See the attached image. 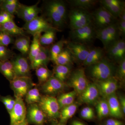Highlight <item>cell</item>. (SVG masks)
I'll use <instances>...</instances> for the list:
<instances>
[{
	"label": "cell",
	"instance_id": "cell-1",
	"mask_svg": "<svg viewBox=\"0 0 125 125\" xmlns=\"http://www.w3.org/2000/svg\"><path fill=\"white\" fill-rule=\"evenodd\" d=\"M45 13L48 20L58 30L66 23L67 8L64 1L55 0L48 1L45 6Z\"/></svg>",
	"mask_w": 125,
	"mask_h": 125
},
{
	"label": "cell",
	"instance_id": "cell-2",
	"mask_svg": "<svg viewBox=\"0 0 125 125\" xmlns=\"http://www.w3.org/2000/svg\"><path fill=\"white\" fill-rule=\"evenodd\" d=\"M116 68L112 62L104 57L96 64L87 66V72L95 81H100L115 76Z\"/></svg>",
	"mask_w": 125,
	"mask_h": 125
},
{
	"label": "cell",
	"instance_id": "cell-3",
	"mask_svg": "<svg viewBox=\"0 0 125 125\" xmlns=\"http://www.w3.org/2000/svg\"><path fill=\"white\" fill-rule=\"evenodd\" d=\"M38 104L45 114L47 120L55 121L59 118L60 109L57 99L54 96L46 95L42 96Z\"/></svg>",
	"mask_w": 125,
	"mask_h": 125
},
{
	"label": "cell",
	"instance_id": "cell-4",
	"mask_svg": "<svg viewBox=\"0 0 125 125\" xmlns=\"http://www.w3.org/2000/svg\"><path fill=\"white\" fill-rule=\"evenodd\" d=\"M96 29L93 23L85 27L70 31V42L87 45L93 41L96 37Z\"/></svg>",
	"mask_w": 125,
	"mask_h": 125
},
{
	"label": "cell",
	"instance_id": "cell-5",
	"mask_svg": "<svg viewBox=\"0 0 125 125\" xmlns=\"http://www.w3.org/2000/svg\"><path fill=\"white\" fill-rule=\"evenodd\" d=\"M71 30L77 29L93 23L92 13L88 10L74 8L69 14Z\"/></svg>",
	"mask_w": 125,
	"mask_h": 125
},
{
	"label": "cell",
	"instance_id": "cell-6",
	"mask_svg": "<svg viewBox=\"0 0 125 125\" xmlns=\"http://www.w3.org/2000/svg\"><path fill=\"white\" fill-rule=\"evenodd\" d=\"M117 22L103 28L96 30V38L102 42L105 50L120 39L121 35L117 28Z\"/></svg>",
	"mask_w": 125,
	"mask_h": 125
},
{
	"label": "cell",
	"instance_id": "cell-7",
	"mask_svg": "<svg viewBox=\"0 0 125 125\" xmlns=\"http://www.w3.org/2000/svg\"><path fill=\"white\" fill-rule=\"evenodd\" d=\"M93 23L96 30L105 28L116 23L118 19L114 17L105 8L101 6L92 13Z\"/></svg>",
	"mask_w": 125,
	"mask_h": 125
},
{
	"label": "cell",
	"instance_id": "cell-8",
	"mask_svg": "<svg viewBox=\"0 0 125 125\" xmlns=\"http://www.w3.org/2000/svg\"><path fill=\"white\" fill-rule=\"evenodd\" d=\"M85 70L83 68L75 70L69 76L67 85L74 89L79 95L85 89L89 84Z\"/></svg>",
	"mask_w": 125,
	"mask_h": 125
},
{
	"label": "cell",
	"instance_id": "cell-9",
	"mask_svg": "<svg viewBox=\"0 0 125 125\" xmlns=\"http://www.w3.org/2000/svg\"><path fill=\"white\" fill-rule=\"evenodd\" d=\"M54 28H56L52 26L47 19L39 16L33 20L25 23L23 28L24 30L33 36Z\"/></svg>",
	"mask_w": 125,
	"mask_h": 125
},
{
	"label": "cell",
	"instance_id": "cell-10",
	"mask_svg": "<svg viewBox=\"0 0 125 125\" xmlns=\"http://www.w3.org/2000/svg\"><path fill=\"white\" fill-rule=\"evenodd\" d=\"M10 83L15 97L18 98H23L34 85L29 76L16 77Z\"/></svg>",
	"mask_w": 125,
	"mask_h": 125
},
{
	"label": "cell",
	"instance_id": "cell-11",
	"mask_svg": "<svg viewBox=\"0 0 125 125\" xmlns=\"http://www.w3.org/2000/svg\"><path fill=\"white\" fill-rule=\"evenodd\" d=\"M66 47L71 54L73 61L80 64L84 62L88 55L91 48L87 45L73 42H67Z\"/></svg>",
	"mask_w": 125,
	"mask_h": 125
},
{
	"label": "cell",
	"instance_id": "cell-12",
	"mask_svg": "<svg viewBox=\"0 0 125 125\" xmlns=\"http://www.w3.org/2000/svg\"><path fill=\"white\" fill-rule=\"evenodd\" d=\"M100 95L106 99L109 96L115 93L118 88V80L115 76L105 80L95 81Z\"/></svg>",
	"mask_w": 125,
	"mask_h": 125
},
{
	"label": "cell",
	"instance_id": "cell-13",
	"mask_svg": "<svg viewBox=\"0 0 125 125\" xmlns=\"http://www.w3.org/2000/svg\"><path fill=\"white\" fill-rule=\"evenodd\" d=\"M15 103L10 112V125H16L26 119L27 109L23 98H15Z\"/></svg>",
	"mask_w": 125,
	"mask_h": 125
},
{
	"label": "cell",
	"instance_id": "cell-14",
	"mask_svg": "<svg viewBox=\"0 0 125 125\" xmlns=\"http://www.w3.org/2000/svg\"><path fill=\"white\" fill-rule=\"evenodd\" d=\"M66 87L65 83L52 75L41 85V90L46 95L54 96L62 92Z\"/></svg>",
	"mask_w": 125,
	"mask_h": 125
},
{
	"label": "cell",
	"instance_id": "cell-15",
	"mask_svg": "<svg viewBox=\"0 0 125 125\" xmlns=\"http://www.w3.org/2000/svg\"><path fill=\"white\" fill-rule=\"evenodd\" d=\"M29 105L26 115L28 123L35 125H44L47 120L46 117L38 104H33Z\"/></svg>",
	"mask_w": 125,
	"mask_h": 125
},
{
	"label": "cell",
	"instance_id": "cell-16",
	"mask_svg": "<svg viewBox=\"0 0 125 125\" xmlns=\"http://www.w3.org/2000/svg\"><path fill=\"white\" fill-rule=\"evenodd\" d=\"M38 3L31 6H27L20 4L16 14L18 17L26 22L33 20L38 16L41 10L38 6Z\"/></svg>",
	"mask_w": 125,
	"mask_h": 125
},
{
	"label": "cell",
	"instance_id": "cell-17",
	"mask_svg": "<svg viewBox=\"0 0 125 125\" xmlns=\"http://www.w3.org/2000/svg\"><path fill=\"white\" fill-rule=\"evenodd\" d=\"M13 67L15 77H30V66L28 60L22 56H18L10 61Z\"/></svg>",
	"mask_w": 125,
	"mask_h": 125
},
{
	"label": "cell",
	"instance_id": "cell-18",
	"mask_svg": "<svg viewBox=\"0 0 125 125\" xmlns=\"http://www.w3.org/2000/svg\"><path fill=\"white\" fill-rule=\"evenodd\" d=\"M100 95L95 83H89L85 89L79 94V99L82 103L94 104L98 101Z\"/></svg>",
	"mask_w": 125,
	"mask_h": 125
},
{
	"label": "cell",
	"instance_id": "cell-19",
	"mask_svg": "<svg viewBox=\"0 0 125 125\" xmlns=\"http://www.w3.org/2000/svg\"><path fill=\"white\" fill-rule=\"evenodd\" d=\"M100 2L112 15L118 19L125 10V2L121 0H102Z\"/></svg>",
	"mask_w": 125,
	"mask_h": 125
},
{
	"label": "cell",
	"instance_id": "cell-20",
	"mask_svg": "<svg viewBox=\"0 0 125 125\" xmlns=\"http://www.w3.org/2000/svg\"><path fill=\"white\" fill-rule=\"evenodd\" d=\"M109 110V116L116 119H122L124 117L123 114L118 101V97L115 93L106 98Z\"/></svg>",
	"mask_w": 125,
	"mask_h": 125
},
{
	"label": "cell",
	"instance_id": "cell-21",
	"mask_svg": "<svg viewBox=\"0 0 125 125\" xmlns=\"http://www.w3.org/2000/svg\"><path fill=\"white\" fill-rule=\"evenodd\" d=\"M50 60L49 49L42 46L40 51L30 62V67L32 69L36 70L40 66H47Z\"/></svg>",
	"mask_w": 125,
	"mask_h": 125
},
{
	"label": "cell",
	"instance_id": "cell-22",
	"mask_svg": "<svg viewBox=\"0 0 125 125\" xmlns=\"http://www.w3.org/2000/svg\"><path fill=\"white\" fill-rule=\"evenodd\" d=\"M104 50L100 47L91 48L88 55L83 62V65L87 67L100 61L105 57V52Z\"/></svg>",
	"mask_w": 125,
	"mask_h": 125
},
{
	"label": "cell",
	"instance_id": "cell-23",
	"mask_svg": "<svg viewBox=\"0 0 125 125\" xmlns=\"http://www.w3.org/2000/svg\"><path fill=\"white\" fill-rule=\"evenodd\" d=\"M0 31H3L11 36H25V31L23 28H20L16 24L14 20L0 25Z\"/></svg>",
	"mask_w": 125,
	"mask_h": 125
},
{
	"label": "cell",
	"instance_id": "cell-24",
	"mask_svg": "<svg viewBox=\"0 0 125 125\" xmlns=\"http://www.w3.org/2000/svg\"><path fill=\"white\" fill-rule=\"evenodd\" d=\"M72 65H57L54 67L53 76L65 83L71 73Z\"/></svg>",
	"mask_w": 125,
	"mask_h": 125
},
{
	"label": "cell",
	"instance_id": "cell-25",
	"mask_svg": "<svg viewBox=\"0 0 125 125\" xmlns=\"http://www.w3.org/2000/svg\"><path fill=\"white\" fill-rule=\"evenodd\" d=\"M96 111L99 120L101 121L109 116V110L106 99L103 98L96 103Z\"/></svg>",
	"mask_w": 125,
	"mask_h": 125
},
{
	"label": "cell",
	"instance_id": "cell-26",
	"mask_svg": "<svg viewBox=\"0 0 125 125\" xmlns=\"http://www.w3.org/2000/svg\"><path fill=\"white\" fill-rule=\"evenodd\" d=\"M78 108V104L74 103L62 108L60 112L59 122L66 124L67 121L75 114Z\"/></svg>",
	"mask_w": 125,
	"mask_h": 125
},
{
	"label": "cell",
	"instance_id": "cell-27",
	"mask_svg": "<svg viewBox=\"0 0 125 125\" xmlns=\"http://www.w3.org/2000/svg\"><path fill=\"white\" fill-rule=\"evenodd\" d=\"M0 72L10 82L16 78L11 61H0Z\"/></svg>",
	"mask_w": 125,
	"mask_h": 125
},
{
	"label": "cell",
	"instance_id": "cell-28",
	"mask_svg": "<svg viewBox=\"0 0 125 125\" xmlns=\"http://www.w3.org/2000/svg\"><path fill=\"white\" fill-rule=\"evenodd\" d=\"M20 3L17 0H0V10L14 15L16 14Z\"/></svg>",
	"mask_w": 125,
	"mask_h": 125
},
{
	"label": "cell",
	"instance_id": "cell-29",
	"mask_svg": "<svg viewBox=\"0 0 125 125\" xmlns=\"http://www.w3.org/2000/svg\"><path fill=\"white\" fill-rule=\"evenodd\" d=\"M77 94L74 90L61 94L57 99L60 110L63 108L73 104Z\"/></svg>",
	"mask_w": 125,
	"mask_h": 125
},
{
	"label": "cell",
	"instance_id": "cell-30",
	"mask_svg": "<svg viewBox=\"0 0 125 125\" xmlns=\"http://www.w3.org/2000/svg\"><path fill=\"white\" fill-rule=\"evenodd\" d=\"M41 34L38 33L34 35L33 39L30 48L29 52V58L30 62L38 54L41 49V46L40 42V38Z\"/></svg>",
	"mask_w": 125,
	"mask_h": 125
},
{
	"label": "cell",
	"instance_id": "cell-31",
	"mask_svg": "<svg viewBox=\"0 0 125 125\" xmlns=\"http://www.w3.org/2000/svg\"><path fill=\"white\" fill-rule=\"evenodd\" d=\"M73 59L70 51L67 47L64 48L59 54L56 60L55 64L57 65H72Z\"/></svg>",
	"mask_w": 125,
	"mask_h": 125
},
{
	"label": "cell",
	"instance_id": "cell-32",
	"mask_svg": "<svg viewBox=\"0 0 125 125\" xmlns=\"http://www.w3.org/2000/svg\"><path fill=\"white\" fill-rule=\"evenodd\" d=\"M60 31L56 28L49 30L42 35H41L40 38V42L41 46L49 45L53 43L56 38L57 31Z\"/></svg>",
	"mask_w": 125,
	"mask_h": 125
},
{
	"label": "cell",
	"instance_id": "cell-33",
	"mask_svg": "<svg viewBox=\"0 0 125 125\" xmlns=\"http://www.w3.org/2000/svg\"><path fill=\"white\" fill-rule=\"evenodd\" d=\"M67 42L66 40L62 39L52 45L51 49H49L50 60L54 63L57 56L64 49V46L66 44Z\"/></svg>",
	"mask_w": 125,
	"mask_h": 125
},
{
	"label": "cell",
	"instance_id": "cell-34",
	"mask_svg": "<svg viewBox=\"0 0 125 125\" xmlns=\"http://www.w3.org/2000/svg\"><path fill=\"white\" fill-rule=\"evenodd\" d=\"M36 70V75L41 85L45 83L53 75L52 72L46 66L39 67Z\"/></svg>",
	"mask_w": 125,
	"mask_h": 125
},
{
	"label": "cell",
	"instance_id": "cell-35",
	"mask_svg": "<svg viewBox=\"0 0 125 125\" xmlns=\"http://www.w3.org/2000/svg\"><path fill=\"white\" fill-rule=\"evenodd\" d=\"M98 1L96 0H70V4L74 8L88 10L96 5Z\"/></svg>",
	"mask_w": 125,
	"mask_h": 125
},
{
	"label": "cell",
	"instance_id": "cell-36",
	"mask_svg": "<svg viewBox=\"0 0 125 125\" xmlns=\"http://www.w3.org/2000/svg\"><path fill=\"white\" fill-rule=\"evenodd\" d=\"M42 96L39 89L36 87L30 90L25 96V101L28 105L38 103L41 100Z\"/></svg>",
	"mask_w": 125,
	"mask_h": 125
},
{
	"label": "cell",
	"instance_id": "cell-37",
	"mask_svg": "<svg viewBox=\"0 0 125 125\" xmlns=\"http://www.w3.org/2000/svg\"><path fill=\"white\" fill-rule=\"evenodd\" d=\"M119 39L105 49V54L110 59L120 62L119 58Z\"/></svg>",
	"mask_w": 125,
	"mask_h": 125
},
{
	"label": "cell",
	"instance_id": "cell-38",
	"mask_svg": "<svg viewBox=\"0 0 125 125\" xmlns=\"http://www.w3.org/2000/svg\"><path fill=\"white\" fill-rule=\"evenodd\" d=\"M0 101L5 105L9 114L15 104V98H14L10 96H3L0 94Z\"/></svg>",
	"mask_w": 125,
	"mask_h": 125
},
{
	"label": "cell",
	"instance_id": "cell-39",
	"mask_svg": "<svg viewBox=\"0 0 125 125\" xmlns=\"http://www.w3.org/2000/svg\"><path fill=\"white\" fill-rule=\"evenodd\" d=\"M14 53L7 47L0 45V61L4 62L9 60L13 58Z\"/></svg>",
	"mask_w": 125,
	"mask_h": 125
},
{
	"label": "cell",
	"instance_id": "cell-40",
	"mask_svg": "<svg viewBox=\"0 0 125 125\" xmlns=\"http://www.w3.org/2000/svg\"><path fill=\"white\" fill-rule=\"evenodd\" d=\"M115 77L117 80L124 82L125 78V58L119 62L118 67L116 68Z\"/></svg>",
	"mask_w": 125,
	"mask_h": 125
},
{
	"label": "cell",
	"instance_id": "cell-41",
	"mask_svg": "<svg viewBox=\"0 0 125 125\" xmlns=\"http://www.w3.org/2000/svg\"><path fill=\"white\" fill-rule=\"evenodd\" d=\"M80 115L81 118L87 120H92L95 118L94 109L90 107H85L81 111Z\"/></svg>",
	"mask_w": 125,
	"mask_h": 125
},
{
	"label": "cell",
	"instance_id": "cell-42",
	"mask_svg": "<svg viewBox=\"0 0 125 125\" xmlns=\"http://www.w3.org/2000/svg\"><path fill=\"white\" fill-rule=\"evenodd\" d=\"M13 42L12 36L5 32L0 31V45L7 47Z\"/></svg>",
	"mask_w": 125,
	"mask_h": 125
},
{
	"label": "cell",
	"instance_id": "cell-43",
	"mask_svg": "<svg viewBox=\"0 0 125 125\" xmlns=\"http://www.w3.org/2000/svg\"><path fill=\"white\" fill-rule=\"evenodd\" d=\"M14 15L6 11H1L0 12V25L4 24L11 21L13 20Z\"/></svg>",
	"mask_w": 125,
	"mask_h": 125
},
{
	"label": "cell",
	"instance_id": "cell-44",
	"mask_svg": "<svg viewBox=\"0 0 125 125\" xmlns=\"http://www.w3.org/2000/svg\"><path fill=\"white\" fill-rule=\"evenodd\" d=\"M102 125H124V123L118 119L115 118H110L104 121Z\"/></svg>",
	"mask_w": 125,
	"mask_h": 125
},
{
	"label": "cell",
	"instance_id": "cell-45",
	"mask_svg": "<svg viewBox=\"0 0 125 125\" xmlns=\"http://www.w3.org/2000/svg\"><path fill=\"white\" fill-rule=\"evenodd\" d=\"M14 46L16 49L20 52L23 55H27L20 37L17 38L15 40L14 42Z\"/></svg>",
	"mask_w": 125,
	"mask_h": 125
},
{
	"label": "cell",
	"instance_id": "cell-46",
	"mask_svg": "<svg viewBox=\"0 0 125 125\" xmlns=\"http://www.w3.org/2000/svg\"><path fill=\"white\" fill-rule=\"evenodd\" d=\"M20 38L24 47L25 50L27 55L29 54L30 48V40L29 38L26 36L20 37Z\"/></svg>",
	"mask_w": 125,
	"mask_h": 125
},
{
	"label": "cell",
	"instance_id": "cell-47",
	"mask_svg": "<svg viewBox=\"0 0 125 125\" xmlns=\"http://www.w3.org/2000/svg\"><path fill=\"white\" fill-rule=\"evenodd\" d=\"M117 28L119 32L121 35L125 36V21L118 19L117 22Z\"/></svg>",
	"mask_w": 125,
	"mask_h": 125
},
{
	"label": "cell",
	"instance_id": "cell-48",
	"mask_svg": "<svg viewBox=\"0 0 125 125\" xmlns=\"http://www.w3.org/2000/svg\"><path fill=\"white\" fill-rule=\"evenodd\" d=\"M118 101L120 103V105L122 110L123 112V114L125 113V98L124 95H119V97H118Z\"/></svg>",
	"mask_w": 125,
	"mask_h": 125
},
{
	"label": "cell",
	"instance_id": "cell-49",
	"mask_svg": "<svg viewBox=\"0 0 125 125\" xmlns=\"http://www.w3.org/2000/svg\"><path fill=\"white\" fill-rule=\"evenodd\" d=\"M71 125H86L85 123L81 121L77 120H74L71 122Z\"/></svg>",
	"mask_w": 125,
	"mask_h": 125
},
{
	"label": "cell",
	"instance_id": "cell-50",
	"mask_svg": "<svg viewBox=\"0 0 125 125\" xmlns=\"http://www.w3.org/2000/svg\"><path fill=\"white\" fill-rule=\"evenodd\" d=\"M66 125V124L61 123V122H58L56 121H55L52 122V123H51V125Z\"/></svg>",
	"mask_w": 125,
	"mask_h": 125
},
{
	"label": "cell",
	"instance_id": "cell-51",
	"mask_svg": "<svg viewBox=\"0 0 125 125\" xmlns=\"http://www.w3.org/2000/svg\"><path fill=\"white\" fill-rule=\"evenodd\" d=\"M16 125H29V123H28V122H27L26 118V119L24 121H23V122Z\"/></svg>",
	"mask_w": 125,
	"mask_h": 125
},
{
	"label": "cell",
	"instance_id": "cell-52",
	"mask_svg": "<svg viewBox=\"0 0 125 125\" xmlns=\"http://www.w3.org/2000/svg\"></svg>",
	"mask_w": 125,
	"mask_h": 125
}]
</instances>
